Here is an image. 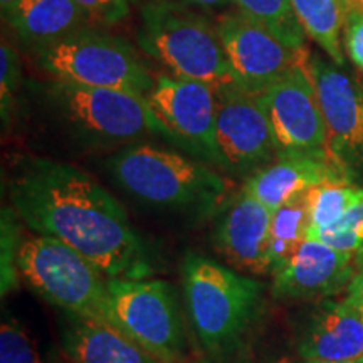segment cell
I'll return each instance as SVG.
<instances>
[{"label":"cell","instance_id":"obj_1","mask_svg":"<svg viewBox=\"0 0 363 363\" xmlns=\"http://www.w3.org/2000/svg\"><path fill=\"white\" fill-rule=\"evenodd\" d=\"M7 192L17 219L76 249L108 279L152 274L147 246L123 206L84 170L52 158L17 157Z\"/></svg>","mask_w":363,"mask_h":363},{"label":"cell","instance_id":"obj_2","mask_svg":"<svg viewBox=\"0 0 363 363\" xmlns=\"http://www.w3.org/2000/svg\"><path fill=\"white\" fill-rule=\"evenodd\" d=\"M27 88L54 125L84 150L128 147L147 136L169 140L165 126L142 94L57 79L29 83Z\"/></svg>","mask_w":363,"mask_h":363},{"label":"cell","instance_id":"obj_3","mask_svg":"<svg viewBox=\"0 0 363 363\" xmlns=\"http://www.w3.org/2000/svg\"><path fill=\"white\" fill-rule=\"evenodd\" d=\"M138 43L175 78L222 91L238 84L219 30L203 13L177 0H150L140 9Z\"/></svg>","mask_w":363,"mask_h":363},{"label":"cell","instance_id":"obj_4","mask_svg":"<svg viewBox=\"0 0 363 363\" xmlns=\"http://www.w3.org/2000/svg\"><path fill=\"white\" fill-rule=\"evenodd\" d=\"M106 167L126 192L155 207L208 214L229 190V182L206 163L142 142L118 150Z\"/></svg>","mask_w":363,"mask_h":363},{"label":"cell","instance_id":"obj_5","mask_svg":"<svg viewBox=\"0 0 363 363\" xmlns=\"http://www.w3.org/2000/svg\"><path fill=\"white\" fill-rule=\"evenodd\" d=\"M182 279L199 342L214 355L233 352L259 316L262 286L197 252L185 254Z\"/></svg>","mask_w":363,"mask_h":363},{"label":"cell","instance_id":"obj_6","mask_svg":"<svg viewBox=\"0 0 363 363\" xmlns=\"http://www.w3.org/2000/svg\"><path fill=\"white\" fill-rule=\"evenodd\" d=\"M16 271L61 311L111 321L108 278L93 262L49 235L19 233Z\"/></svg>","mask_w":363,"mask_h":363},{"label":"cell","instance_id":"obj_7","mask_svg":"<svg viewBox=\"0 0 363 363\" xmlns=\"http://www.w3.org/2000/svg\"><path fill=\"white\" fill-rule=\"evenodd\" d=\"M38 65L52 79L147 96L157 79L133 45L88 26L35 51Z\"/></svg>","mask_w":363,"mask_h":363},{"label":"cell","instance_id":"obj_8","mask_svg":"<svg viewBox=\"0 0 363 363\" xmlns=\"http://www.w3.org/2000/svg\"><path fill=\"white\" fill-rule=\"evenodd\" d=\"M108 293L113 326L160 363L184 360V325L174 289L165 281L108 279Z\"/></svg>","mask_w":363,"mask_h":363},{"label":"cell","instance_id":"obj_9","mask_svg":"<svg viewBox=\"0 0 363 363\" xmlns=\"http://www.w3.org/2000/svg\"><path fill=\"white\" fill-rule=\"evenodd\" d=\"M145 98L165 126L170 143L220 169L216 143L217 96L211 86L162 74Z\"/></svg>","mask_w":363,"mask_h":363},{"label":"cell","instance_id":"obj_10","mask_svg":"<svg viewBox=\"0 0 363 363\" xmlns=\"http://www.w3.org/2000/svg\"><path fill=\"white\" fill-rule=\"evenodd\" d=\"M266 111L278 155H330L328 135L310 67H299L254 94Z\"/></svg>","mask_w":363,"mask_h":363},{"label":"cell","instance_id":"obj_11","mask_svg":"<svg viewBox=\"0 0 363 363\" xmlns=\"http://www.w3.org/2000/svg\"><path fill=\"white\" fill-rule=\"evenodd\" d=\"M216 143L220 170L251 177L278 157L266 111L254 94L239 86L217 91Z\"/></svg>","mask_w":363,"mask_h":363},{"label":"cell","instance_id":"obj_12","mask_svg":"<svg viewBox=\"0 0 363 363\" xmlns=\"http://www.w3.org/2000/svg\"><path fill=\"white\" fill-rule=\"evenodd\" d=\"M239 88L259 94L299 67H310L306 49H293L240 13H224L216 22Z\"/></svg>","mask_w":363,"mask_h":363},{"label":"cell","instance_id":"obj_13","mask_svg":"<svg viewBox=\"0 0 363 363\" xmlns=\"http://www.w3.org/2000/svg\"><path fill=\"white\" fill-rule=\"evenodd\" d=\"M310 74L325 118L330 155L355 175L363 169V84L321 56L310 57Z\"/></svg>","mask_w":363,"mask_h":363},{"label":"cell","instance_id":"obj_14","mask_svg":"<svg viewBox=\"0 0 363 363\" xmlns=\"http://www.w3.org/2000/svg\"><path fill=\"white\" fill-rule=\"evenodd\" d=\"M357 256L306 239L272 274L271 293L281 301H320L348 288Z\"/></svg>","mask_w":363,"mask_h":363},{"label":"cell","instance_id":"obj_15","mask_svg":"<svg viewBox=\"0 0 363 363\" xmlns=\"http://www.w3.org/2000/svg\"><path fill=\"white\" fill-rule=\"evenodd\" d=\"M294 337L303 360L342 362L363 357V318L347 298L315 303L299 318Z\"/></svg>","mask_w":363,"mask_h":363},{"label":"cell","instance_id":"obj_16","mask_svg":"<svg viewBox=\"0 0 363 363\" xmlns=\"http://www.w3.org/2000/svg\"><path fill=\"white\" fill-rule=\"evenodd\" d=\"M271 220L272 211L242 190L217 220L214 230L217 251L240 271L271 274Z\"/></svg>","mask_w":363,"mask_h":363},{"label":"cell","instance_id":"obj_17","mask_svg":"<svg viewBox=\"0 0 363 363\" xmlns=\"http://www.w3.org/2000/svg\"><path fill=\"white\" fill-rule=\"evenodd\" d=\"M352 175L331 155H278L276 162L247 177L244 192L269 211H278L296 195L326 182L350 180Z\"/></svg>","mask_w":363,"mask_h":363},{"label":"cell","instance_id":"obj_18","mask_svg":"<svg viewBox=\"0 0 363 363\" xmlns=\"http://www.w3.org/2000/svg\"><path fill=\"white\" fill-rule=\"evenodd\" d=\"M62 352L71 363H160L106 321L61 311Z\"/></svg>","mask_w":363,"mask_h":363},{"label":"cell","instance_id":"obj_19","mask_svg":"<svg viewBox=\"0 0 363 363\" xmlns=\"http://www.w3.org/2000/svg\"><path fill=\"white\" fill-rule=\"evenodd\" d=\"M2 17L17 39L34 52L94 24L72 0H19L2 12Z\"/></svg>","mask_w":363,"mask_h":363},{"label":"cell","instance_id":"obj_20","mask_svg":"<svg viewBox=\"0 0 363 363\" xmlns=\"http://www.w3.org/2000/svg\"><path fill=\"white\" fill-rule=\"evenodd\" d=\"M291 6L308 38L315 40L335 65L343 67L342 35L350 9L347 0H291Z\"/></svg>","mask_w":363,"mask_h":363},{"label":"cell","instance_id":"obj_21","mask_svg":"<svg viewBox=\"0 0 363 363\" xmlns=\"http://www.w3.org/2000/svg\"><path fill=\"white\" fill-rule=\"evenodd\" d=\"M310 190L296 195L272 212L269 235L271 274L291 259L299 246L308 239V230L311 227Z\"/></svg>","mask_w":363,"mask_h":363},{"label":"cell","instance_id":"obj_22","mask_svg":"<svg viewBox=\"0 0 363 363\" xmlns=\"http://www.w3.org/2000/svg\"><path fill=\"white\" fill-rule=\"evenodd\" d=\"M240 16L264 27L293 49H306V33L293 11L291 0H233Z\"/></svg>","mask_w":363,"mask_h":363},{"label":"cell","instance_id":"obj_23","mask_svg":"<svg viewBox=\"0 0 363 363\" xmlns=\"http://www.w3.org/2000/svg\"><path fill=\"white\" fill-rule=\"evenodd\" d=\"M360 192L362 189L352 185L350 180L326 182L323 185L313 187L310 190V229H321V227L335 224L357 202Z\"/></svg>","mask_w":363,"mask_h":363},{"label":"cell","instance_id":"obj_24","mask_svg":"<svg viewBox=\"0 0 363 363\" xmlns=\"http://www.w3.org/2000/svg\"><path fill=\"white\" fill-rule=\"evenodd\" d=\"M308 239L338 251L363 256V189L357 202L335 224L308 230Z\"/></svg>","mask_w":363,"mask_h":363},{"label":"cell","instance_id":"obj_25","mask_svg":"<svg viewBox=\"0 0 363 363\" xmlns=\"http://www.w3.org/2000/svg\"><path fill=\"white\" fill-rule=\"evenodd\" d=\"M0 115L4 130L12 125L17 106V93H21V61L12 45L2 40L0 48Z\"/></svg>","mask_w":363,"mask_h":363},{"label":"cell","instance_id":"obj_26","mask_svg":"<svg viewBox=\"0 0 363 363\" xmlns=\"http://www.w3.org/2000/svg\"><path fill=\"white\" fill-rule=\"evenodd\" d=\"M0 363H48L34 338L19 323L6 320L0 328Z\"/></svg>","mask_w":363,"mask_h":363},{"label":"cell","instance_id":"obj_27","mask_svg":"<svg viewBox=\"0 0 363 363\" xmlns=\"http://www.w3.org/2000/svg\"><path fill=\"white\" fill-rule=\"evenodd\" d=\"M88 13L94 24H118L128 16V0H72Z\"/></svg>","mask_w":363,"mask_h":363},{"label":"cell","instance_id":"obj_28","mask_svg":"<svg viewBox=\"0 0 363 363\" xmlns=\"http://www.w3.org/2000/svg\"><path fill=\"white\" fill-rule=\"evenodd\" d=\"M343 38L348 57L363 72V11L348 9Z\"/></svg>","mask_w":363,"mask_h":363},{"label":"cell","instance_id":"obj_29","mask_svg":"<svg viewBox=\"0 0 363 363\" xmlns=\"http://www.w3.org/2000/svg\"><path fill=\"white\" fill-rule=\"evenodd\" d=\"M347 299L363 318V256L357 257L355 272L347 288Z\"/></svg>","mask_w":363,"mask_h":363},{"label":"cell","instance_id":"obj_30","mask_svg":"<svg viewBox=\"0 0 363 363\" xmlns=\"http://www.w3.org/2000/svg\"><path fill=\"white\" fill-rule=\"evenodd\" d=\"M189 6H195L201 9H222L227 7L229 4H233V0H184Z\"/></svg>","mask_w":363,"mask_h":363},{"label":"cell","instance_id":"obj_31","mask_svg":"<svg viewBox=\"0 0 363 363\" xmlns=\"http://www.w3.org/2000/svg\"><path fill=\"white\" fill-rule=\"evenodd\" d=\"M301 363H363V357L357 360H342V362H321V360H303Z\"/></svg>","mask_w":363,"mask_h":363},{"label":"cell","instance_id":"obj_32","mask_svg":"<svg viewBox=\"0 0 363 363\" xmlns=\"http://www.w3.org/2000/svg\"><path fill=\"white\" fill-rule=\"evenodd\" d=\"M347 4L350 9H358V11H363V0H347Z\"/></svg>","mask_w":363,"mask_h":363},{"label":"cell","instance_id":"obj_33","mask_svg":"<svg viewBox=\"0 0 363 363\" xmlns=\"http://www.w3.org/2000/svg\"><path fill=\"white\" fill-rule=\"evenodd\" d=\"M16 2H19V0H0V7H2V12H6L7 9L12 7Z\"/></svg>","mask_w":363,"mask_h":363}]
</instances>
